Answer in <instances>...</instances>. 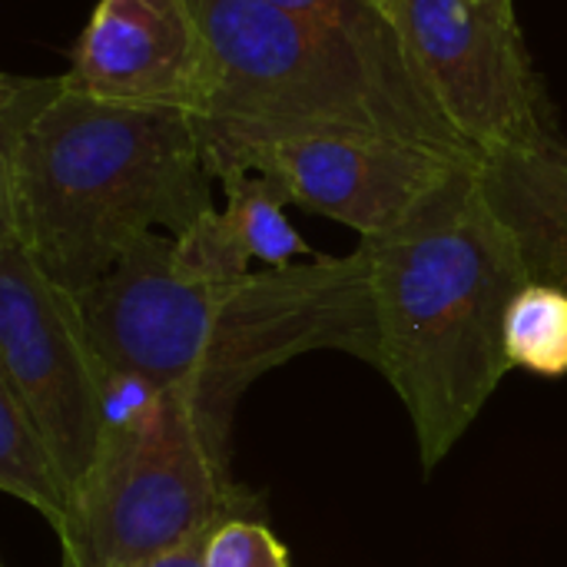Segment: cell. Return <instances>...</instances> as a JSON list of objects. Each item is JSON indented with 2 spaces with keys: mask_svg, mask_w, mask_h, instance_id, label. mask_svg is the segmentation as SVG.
Segmentation results:
<instances>
[{
  "mask_svg": "<svg viewBox=\"0 0 567 567\" xmlns=\"http://www.w3.org/2000/svg\"><path fill=\"white\" fill-rule=\"evenodd\" d=\"M213 206L189 113L106 103L63 76L0 80V229L80 296L140 239L183 236Z\"/></svg>",
  "mask_w": 567,
  "mask_h": 567,
  "instance_id": "1",
  "label": "cell"
},
{
  "mask_svg": "<svg viewBox=\"0 0 567 567\" xmlns=\"http://www.w3.org/2000/svg\"><path fill=\"white\" fill-rule=\"evenodd\" d=\"M76 306L103 372L143 375L156 389L193 385L226 405L299 355L336 349L375 365L379 349L362 243L349 256L206 282L173 266V236L153 233Z\"/></svg>",
  "mask_w": 567,
  "mask_h": 567,
  "instance_id": "2",
  "label": "cell"
},
{
  "mask_svg": "<svg viewBox=\"0 0 567 567\" xmlns=\"http://www.w3.org/2000/svg\"><path fill=\"white\" fill-rule=\"evenodd\" d=\"M372 262L375 369L409 409L425 475L458 445L512 369L505 319L532 282L478 186V163L399 229L359 239Z\"/></svg>",
  "mask_w": 567,
  "mask_h": 567,
  "instance_id": "3",
  "label": "cell"
},
{
  "mask_svg": "<svg viewBox=\"0 0 567 567\" xmlns=\"http://www.w3.org/2000/svg\"><path fill=\"white\" fill-rule=\"evenodd\" d=\"M209 43L213 86L199 136H389L478 156L412 83L342 33L266 0H189Z\"/></svg>",
  "mask_w": 567,
  "mask_h": 567,
  "instance_id": "4",
  "label": "cell"
},
{
  "mask_svg": "<svg viewBox=\"0 0 567 567\" xmlns=\"http://www.w3.org/2000/svg\"><path fill=\"white\" fill-rule=\"evenodd\" d=\"M233 415L203 389L166 385L136 425L106 432L56 535L63 567H136L259 515L262 498L229 472Z\"/></svg>",
  "mask_w": 567,
  "mask_h": 567,
  "instance_id": "5",
  "label": "cell"
},
{
  "mask_svg": "<svg viewBox=\"0 0 567 567\" xmlns=\"http://www.w3.org/2000/svg\"><path fill=\"white\" fill-rule=\"evenodd\" d=\"M389 17L439 113L482 153L558 150L515 0H392Z\"/></svg>",
  "mask_w": 567,
  "mask_h": 567,
  "instance_id": "6",
  "label": "cell"
},
{
  "mask_svg": "<svg viewBox=\"0 0 567 567\" xmlns=\"http://www.w3.org/2000/svg\"><path fill=\"white\" fill-rule=\"evenodd\" d=\"M0 385L47 435L76 488L103 445L106 375L86 339L76 296L0 229Z\"/></svg>",
  "mask_w": 567,
  "mask_h": 567,
  "instance_id": "7",
  "label": "cell"
},
{
  "mask_svg": "<svg viewBox=\"0 0 567 567\" xmlns=\"http://www.w3.org/2000/svg\"><path fill=\"white\" fill-rule=\"evenodd\" d=\"M199 146L213 179L229 169L266 173L292 206L329 216L359 239L399 229L425 199L478 163V156L389 136H199Z\"/></svg>",
  "mask_w": 567,
  "mask_h": 567,
  "instance_id": "8",
  "label": "cell"
},
{
  "mask_svg": "<svg viewBox=\"0 0 567 567\" xmlns=\"http://www.w3.org/2000/svg\"><path fill=\"white\" fill-rule=\"evenodd\" d=\"M63 80L106 103L199 116L213 86L209 43L189 0H100Z\"/></svg>",
  "mask_w": 567,
  "mask_h": 567,
  "instance_id": "9",
  "label": "cell"
},
{
  "mask_svg": "<svg viewBox=\"0 0 567 567\" xmlns=\"http://www.w3.org/2000/svg\"><path fill=\"white\" fill-rule=\"evenodd\" d=\"M478 186L512 233L528 279L567 292V146L482 153Z\"/></svg>",
  "mask_w": 567,
  "mask_h": 567,
  "instance_id": "10",
  "label": "cell"
},
{
  "mask_svg": "<svg viewBox=\"0 0 567 567\" xmlns=\"http://www.w3.org/2000/svg\"><path fill=\"white\" fill-rule=\"evenodd\" d=\"M0 492L20 498L60 535L70 522L73 485L63 475L47 435L10 389L0 385Z\"/></svg>",
  "mask_w": 567,
  "mask_h": 567,
  "instance_id": "11",
  "label": "cell"
},
{
  "mask_svg": "<svg viewBox=\"0 0 567 567\" xmlns=\"http://www.w3.org/2000/svg\"><path fill=\"white\" fill-rule=\"evenodd\" d=\"M216 183L226 193L223 216L249 252V259L266 262V269H282L292 266L299 256H316L296 233V226L286 219L289 196L276 179L256 169H229Z\"/></svg>",
  "mask_w": 567,
  "mask_h": 567,
  "instance_id": "12",
  "label": "cell"
},
{
  "mask_svg": "<svg viewBox=\"0 0 567 567\" xmlns=\"http://www.w3.org/2000/svg\"><path fill=\"white\" fill-rule=\"evenodd\" d=\"M505 352L512 369L545 379L567 375V292L528 282L505 319Z\"/></svg>",
  "mask_w": 567,
  "mask_h": 567,
  "instance_id": "13",
  "label": "cell"
},
{
  "mask_svg": "<svg viewBox=\"0 0 567 567\" xmlns=\"http://www.w3.org/2000/svg\"><path fill=\"white\" fill-rule=\"evenodd\" d=\"M266 3H276L282 10H292L299 17H309V20L342 33L349 43H355L385 73H392V76H399V80L422 90L392 17L382 7H375L372 0H266Z\"/></svg>",
  "mask_w": 567,
  "mask_h": 567,
  "instance_id": "14",
  "label": "cell"
},
{
  "mask_svg": "<svg viewBox=\"0 0 567 567\" xmlns=\"http://www.w3.org/2000/svg\"><path fill=\"white\" fill-rule=\"evenodd\" d=\"M249 252L236 239L223 209H209L193 229L173 239V266L189 279L229 282L249 276Z\"/></svg>",
  "mask_w": 567,
  "mask_h": 567,
  "instance_id": "15",
  "label": "cell"
},
{
  "mask_svg": "<svg viewBox=\"0 0 567 567\" xmlns=\"http://www.w3.org/2000/svg\"><path fill=\"white\" fill-rule=\"evenodd\" d=\"M203 567H292V561L269 525L256 518H236L206 538Z\"/></svg>",
  "mask_w": 567,
  "mask_h": 567,
  "instance_id": "16",
  "label": "cell"
},
{
  "mask_svg": "<svg viewBox=\"0 0 567 567\" xmlns=\"http://www.w3.org/2000/svg\"><path fill=\"white\" fill-rule=\"evenodd\" d=\"M213 532H216V528H213ZM213 532H206V535L186 542L183 548L166 551V555H159V558H150V561H143V565L136 567H203V548H206V538H209Z\"/></svg>",
  "mask_w": 567,
  "mask_h": 567,
  "instance_id": "17",
  "label": "cell"
},
{
  "mask_svg": "<svg viewBox=\"0 0 567 567\" xmlns=\"http://www.w3.org/2000/svg\"><path fill=\"white\" fill-rule=\"evenodd\" d=\"M372 3H375V7H382L385 13H389V7H392V0H372Z\"/></svg>",
  "mask_w": 567,
  "mask_h": 567,
  "instance_id": "18",
  "label": "cell"
}]
</instances>
